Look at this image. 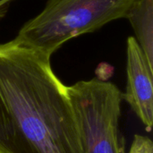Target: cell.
I'll use <instances>...</instances> for the list:
<instances>
[{
  "label": "cell",
  "mask_w": 153,
  "mask_h": 153,
  "mask_svg": "<svg viewBox=\"0 0 153 153\" xmlns=\"http://www.w3.org/2000/svg\"><path fill=\"white\" fill-rule=\"evenodd\" d=\"M81 133L84 153H126L119 122L121 91L100 79L67 86Z\"/></svg>",
  "instance_id": "obj_3"
},
{
  "label": "cell",
  "mask_w": 153,
  "mask_h": 153,
  "mask_svg": "<svg viewBox=\"0 0 153 153\" xmlns=\"http://www.w3.org/2000/svg\"><path fill=\"white\" fill-rule=\"evenodd\" d=\"M135 40L153 67V0H136L126 13Z\"/></svg>",
  "instance_id": "obj_5"
},
{
  "label": "cell",
  "mask_w": 153,
  "mask_h": 153,
  "mask_svg": "<svg viewBox=\"0 0 153 153\" xmlns=\"http://www.w3.org/2000/svg\"><path fill=\"white\" fill-rule=\"evenodd\" d=\"M128 153H153L152 140L143 135H134Z\"/></svg>",
  "instance_id": "obj_6"
},
{
  "label": "cell",
  "mask_w": 153,
  "mask_h": 153,
  "mask_svg": "<svg viewBox=\"0 0 153 153\" xmlns=\"http://www.w3.org/2000/svg\"><path fill=\"white\" fill-rule=\"evenodd\" d=\"M14 0H0V19L6 13L10 4Z\"/></svg>",
  "instance_id": "obj_7"
},
{
  "label": "cell",
  "mask_w": 153,
  "mask_h": 153,
  "mask_svg": "<svg viewBox=\"0 0 153 153\" xmlns=\"http://www.w3.org/2000/svg\"><path fill=\"white\" fill-rule=\"evenodd\" d=\"M126 91L124 100L130 105L148 132L153 125V67L134 37L126 41Z\"/></svg>",
  "instance_id": "obj_4"
},
{
  "label": "cell",
  "mask_w": 153,
  "mask_h": 153,
  "mask_svg": "<svg viewBox=\"0 0 153 153\" xmlns=\"http://www.w3.org/2000/svg\"><path fill=\"white\" fill-rule=\"evenodd\" d=\"M0 153H84L50 56L15 39L0 44Z\"/></svg>",
  "instance_id": "obj_1"
},
{
  "label": "cell",
  "mask_w": 153,
  "mask_h": 153,
  "mask_svg": "<svg viewBox=\"0 0 153 153\" xmlns=\"http://www.w3.org/2000/svg\"><path fill=\"white\" fill-rule=\"evenodd\" d=\"M136 0H48L18 30L16 41L48 56L65 42L126 18Z\"/></svg>",
  "instance_id": "obj_2"
}]
</instances>
